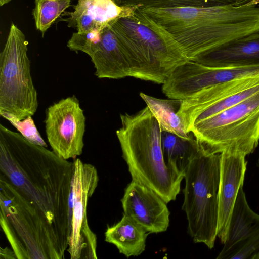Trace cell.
<instances>
[{
    "instance_id": "obj_30",
    "label": "cell",
    "mask_w": 259,
    "mask_h": 259,
    "mask_svg": "<svg viewBox=\"0 0 259 259\" xmlns=\"http://www.w3.org/2000/svg\"><path fill=\"white\" fill-rule=\"evenodd\" d=\"M249 3L251 4H254L255 5H259V0H252Z\"/></svg>"
},
{
    "instance_id": "obj_12",
    "label": "cell",
    "mask_w": 259,
    "mask_h": 259,
    "mask_svg": "<svg viewBox=\"0 0 259 259\" xmlns=\"http://www.w3.org/2000/svg\"><path fill=\"white\" fill-rule=\"evenodd\" d=\"M124 214L150 233L167 230L170 212L167 203L149 187L132 180L121 200Z\"/></svg>"
},
{
    "instance_id": "obj_10",
    "label": "cell",
    "mask_w": 259,
    "mask_h": 259,
    "mask_svg": "<svg viewBox=\"0 0 259 259\" xmlns=\"http://www.w3.org/2000/svg\"><path fill=\"white\" fill-rule=\"evenodd\" d=\"M85 120L83 110L74 95L48 107L45 130L52 151L66 160L80 156L84 146Z\"/></svg>"
},
{
    "instance_id": "obj_17",
    "label": "cell",
    "mask_w": 259,
    "mask_h": 259,
    "mask_svg": "<svg viewBox=\"0 0 259 259\" xmlns=\"http://www.w3.org/2000/svg\"><path fill=\"white\" fill-rule=\"evenodd\" d=\"M257 84L259 76H254L239 78L205 88L190 98L182 100L177 113L187 129L194 116L206 107L226 96Z\"/></svg>"
},
{
    "instance_id": "obj_22",
    "label": "cell",
    "mask_w": 259,
    "mask_h": 259,
    "mask_svg": "<svg viewBox=\"0 0 259 259\" xmlns=\"http://www.w3.org/2000/svg\"><path fill=\"white\" fill-rule=\"evenodd\" d=\"M252 0H121V5H140L142 7L171 9L182 7L241 6Z\"/></svg>"
},
{
    "instance_id": "obj_27",
    "label": "cell",
    "mask_w": 259,
    "mask_h": 259,
    "mask_svg": "<svg viewBox=\"0 0 259 259\" xmlns=\"http://www.w3.org/2000/svg\"><path fill=\"white\" fill-rule=\"evenodd\" d=\"M0 258L15 259L17 258V257L13 250H11L8 247H5L4 248L1 247Z\"/></svg>"
},
{
    "instance_id": "obj_23",
    "label": "cell",
    "mask_w": 259,
    "mask_h": 259,
    "mask_svg": "<svg viewBox=\"0 0 259 259\" xmlns=\"http://www.w3.org/2000/svg\"><path fill=\"white\" fill-rule=\"evenodd\" d=\"M72 0H35L32 15L37 30L43 37L46 31L69 7Z\"/></svg>"
},
{
    "instance_id": "obj_31",
    "label": "cell",
    "mask_w": 259,
    "mask_h": 259,
    "mask_svg": "<svg viewBox=\"0 0 259 259\" xmlns=\"http://www.w3.org/2000/svg\"><path fill=\"white\" fill-rule=\"evenodd\" d=\"M114 2H115L117 5H121V0H112Z\"/></svg>"
},
{
    "instance_id": "obj_21",
    "label": "cell",
    "mask_w": 259,
    "mask_h": 259,
    "mask_svg": "<svg viewBox=\"0 0 259 259\" xmlns=\"http://www.w3.org/2000/svg\"><path fill=\"white\" fill-rule=\"evenodd\" d=\"M161 144L166 164L183 176L200 147L193 136L187 140L166 132H161Z\"/></svg>"
},
{
    "instance_id": "obj_32",
    "label": "cell",
    "mask_w": 259,
    "mask_h": 259,
    "mask_svg": "<svg viewBox=\"0 0 259 259\" xmlns=\"http://www.w3.org/2000/svg\"><path fill=\"white\" fill-rule=\"evenodd\" d=\"M257 165L259 167V157H258V159Z\"/></svg>"
},
{
    "instance_id": "obj_6",
    "label": "cell",
    "mask_w": 259,
    "mask_h": 259,
    "mask_svg": "<svg viewBox=\"0 0 259 259\" xmlns=\"http://www.w3.org/2000/svg\"><path fill=\"white\" fill-rule=\"evenodd\" d=\"M191 133L209 154L252 153L259 142V91L196 123Z\"/></svg>"
},
{
    "instance_id": "obj_16",
    "label": "cell",
    "mask_w": 259,
    "mask_h": 259,
    "mask_svg": "<svg viewBox=\"0 0 259 259\" xmlns=\"http://www.w3.org/2000/svg\"><path fill=\"white\" fill-rule=\"evenodd\" d=\"M193 61L217 67L259 65V32L225 43Z\"/></svg>"
},
{
    "instance_id": "obj_24",
    "label": "cell",
    "mask_w": 259,
    "mask_h": 259,
    "mask_svg": "<svg viewBox=\"0 0 259 259\" xmlns=\"http://www.w3.org/2000/svg\"><path fill=\"white\" fill-rule=\"evenodd\" d=\"M258 91L259 84H257L226 96L206 107L197 113L190 121L187 126L188 132L190 133L196 123L232 107Z\"/></svg>"
},
{
    "instance_id": "obj_4",
    "label": "cell",
    "mask_w": 259,
    "mask_h": 259,
    "mask_svg": "<svg viewBox=\"0 0 259 259\" xmlns=\"http://www.w3.org/2000/svg\"><path fill=\"white\" fill-rule=\"evenodd\" d=\"M0 225L18 259H63L65 243L45 214L0 176Z\"/></svg>"
},
{
    "instance_id": "obj_20",
    "label": "cell",
    "mask_w": 259,
    "mask_h": 259,
    "mask_svg": "<svg viewBox=\"0 0 259 259\" xmlns=\"http://www.w3.org/2000/svg\"><path fill=\"white\" fill-rule=\"evenodd\" d=\"M140 96L157 119L161 132H169L187 140L191 139L193 136L187 132L185 123L177 113L181 100L162 99L142 92Z\"/></svg>"
},
{
    "instance_id": "obj_13",
    "label": "cell",
    "mask_w": 259,
    "mask_h": 259,
    "mask_svg": "<svg viewBox=\"0 0 259 259\" xmlns=\"http://www.w3.org/2000/svg\"><path fill=\"white\" fill-rule=\"evenodd\" d=\"M240 153L220 154L217 237L226 241L229 221L240 187L243 185L247 162Z\"/></svg>"
},
{
    "instance_id": "obj_18",
    "label": "cell",
    "mask_w": 259,
    "mask_h": 259,
    "mask_svg": "<svg viewBox=\"0 0 259 259\" xmlns=\"http://www.w3.org/2000/svg\"><path fill=\"white\" fill-rule=\"evenodd\" d=\"M149 234L142 226L123 213L119 222L107 227L105 240L114 245L120 253L129 257L138 256L144 251Z\"/></svg>"
},
{
    "instance_id": "obj_8",
    "label": "cell",
    "mask_w": 259,
    "mask_h": 259,
    "mask_svg": "<svg viewBox=\"0 0 259 259\" xmlns=\"http://www.w3.org/2000/svg\"><path fill=\"white\" fill-rule=\"evenodd\" d=\"M115 23L148 68L153 82L163 84L176 67L187 61L170 33L141 8Z\"/></svg>"
},
{
    "instance_id": "obj_2",
    "label": "cell",
    "mask_w": 259,
    "mask_h": 259,
    "mask_svg": "<svg viewBox=\"0 0 259 259\" xmlns=\"http://www.w3.org/2000/svg\"><path fill=\"white\" fill-rule=\"evenodd\" d=\"M179 45L187 61H194L233 40L259 32V5L141 7Z\"/></svg>"
},
{
    "instance_id": "obj_26",
    "label": "cell",
    "mask_w": 259,
    "mask_h": 259,
    "mask_svg": "<svg viewBox=\"0 0 259 259\" xmlns=\"http://www.w3.org/2000/svg\"><path fill=\"white\" fill-rule=\"evenodd\" d=\"M0 115L11 123L26 139L35 144L47 147L35 124L32 116L19 120L13 115L6 113H0Z\"/></svg>"
},
{
    "instance_id": "obj_15",
    "label": "cell",
    "mask_w": 259,
    "mask_h": 259,
    "mask_svg": "<svg viewBox=\"0 0 259 259\" xmlns=\"http://www.w3.org/2000/svg\"><path fill=\"white\" fill-rule=\"evenodd\" d=\"M88 55L98 78L118 79L131 77L125 50L110 26L96 35Z\"/></svg>"
},
{
    "instance_id": "obj_28",
    "label": "cell",
    "mask_w": 259,
    "mask_h": 259,
    "mask_svg": "<svg viewBox=\"0 0 259 259\" xmlns=\"http://www.w3.org/2000/svg\"><path fill=\"white\" fill-rule=\"evenodd\" d=\"M11 0H0V6H3V5L8 4Z\"/></svg>"
},
{
    "instance_id": "obj_3",
    "label": "cell",
    "mask_w": 259,
    "mask_h": 259,
    "mask_svg": "<svg viewBox=\"0 0 259 259\" xmlns=\"http://www.w3.org/2000/svg\"><path fill=\"white\" fill-rule=\"evenodd\" d=\"M120 117L121 126L116 134L132 180L149 187L167 203L175 200L184 177L165 161L157 119L147 106Z\"/></svg>"
},
{
    "instance_id": "obj_11",
    "label": "cell",
    "mask_w": 259,
    "mask_h": 259,
    "mask_svg": "<svg viewBox=\"0 0 259 259\" xmlns=\"http://www.w3.org/2000/svg\"><path fill=\"white\" fill-rule=\"evenodd\" d=\"M254 76H259V65L217 67L187 61L171 72L162 90L169 99L183 100L205 88Z\"/></svg>"
},
{
    "instance_id": "obj_1",
    "label": "cell",
    "mask_w": 259,
    "mask_h": 259,
    "mask_svg": "<svg viewBox=\"0 0 259 259\" xmlns=\"http://www.w3.org/2000/svg\"><path fill=\"white\" fill-rule=\"evenodd\" d=\"M73 169V162L0 124V176L45 214L67 244Z\"/></svg>"
},
{
    "instance_id": "obj_14",
    "label": "cell",
    "mask_w": 259,
    "mask_h": 259,
    "mask_svg": "<svg viewBox=\"0 0 259 259\" xmlns=\"http://www.w3.org/2000/svg\"><path fill=\"white\" fill-rule=\"evenodd\" d=\"M140 5H118L112 0H78L74 11L64 19L68 26H75L77 32L102 30L118 19L133 16Z\"/></svg>"
},
{
    "instance_id": "obj_29",
    "label": "cell",
    "mask_w": 259,
    "mask_h": 259,
    "mask_svg": "<svg viewBox=\"0 0 259 259\" xmlns=\"http://www.w3.org/2000/svg\"><path fill=\"white\" fill-rule=\"evenodd\" d=\"M251 259H259V251L254 254Z\"/></svg>"
},
{
    "instance_id": "obj_19",
    "label": "cell",
    "mask_w": 259,
    "mask_h": 259,
    "mask_svg": "<svg viewBox=\"0 0 259 259\" xmlns=\"http://www.w3.org/2000/svg\"><path fill=\"white\" fill-rule=\"evenodd\" d=\"M259 226V214L250 207L242 185L231 215L227 236L217 258L223 256L234 245Z\"/></svg>"
},
{
    "instance_id": "obj_25",
    "label": "cell",
    "mask_w": 259,
    "mask_h": 259,
    "mask_svg": "<svg viewBox=\"0 0 259 259\" xmlns=\"http://www.w3.org/2000/svg\"><path fill=\"white\" fill-rule=\"evenodd\" d=\"M259 251V226L234 245L223 259H251Z\"/></svg>"
},
{
    "instance_id": "obj_9",
    "label": "cell",
    "mask_w": 259,
    "mask_h": 259,
    "mask_svg": "<svg viewBox=\"0 0 259 259\" xmlns=\"http://www.w3.org/2000/svg\"><path fill=\"white\" fill-rule=\"evenodd\" d=\"M69 197L70 233L67 251L71 259H97V236L87 220L88 200L97 187L99 177L96 167L76 158L73 162Z\"/></svg>"
},
{
    "instance_id": "obj_5",
    "label": "cell",
    "mask_w": 259,
    "mask_h": 259,
    "mask_svg": "<svg viewBox=\"0 0 259 259\" xmlns=\"http://www.w3.org/2000/svg\"><path fill=\"white\" fill-rule=\"evenodd\" d=\"M220 176V154H209L201 146L183 176L182 209L188 232L194 242L209 249L214 247L217 237Z\"/></svg>"
},
{
    "instance_id": "obj_7",
    "label": "cell",
    "mask_w": 259,
    "mask_h": 259,
    "mask_svg": "<svg viewBox=\"0 0 259 259\" xmlns=\"http://www.w3.org/2000/svg\"><path fill=\"white\" fill-rule=\"evenodd\" d=\"M27 44L24 34L12 23L0 53V113L11 114L19 120L32 116L38 108Z\"/></svg>"
}]
</instances>
